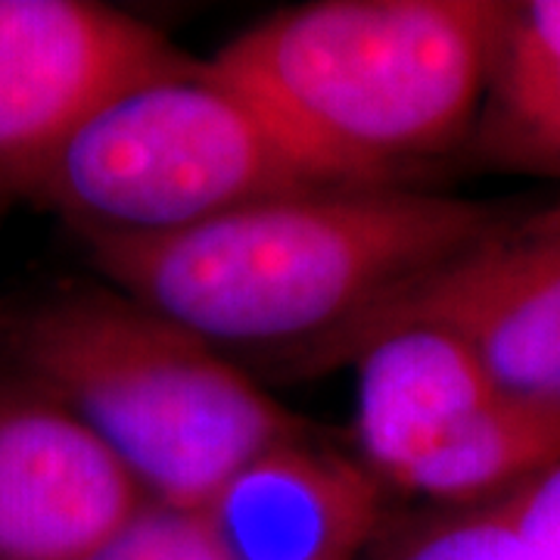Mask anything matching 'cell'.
Returning <instances> with one entry per match:
<instances>
[{"label": "cell", "instance_id": "cell-1", "mask_svg": "<svg viewBox=\"0 0 560 560\" xmlns=\"http://www.w3.org/2000/svg\"><path fill=\"white\" fill-rule=\"evenodd\" d=\"M508 212L411 184H318L165 237H88L106 287L221 352L312 355Z\"/></svg>", "mask_w": 560, "mask_h": 560}, {"label": "cell", "instance_id": "cell-2", "mask_svg": "<svg viewBox=\"0 0 560 560\" xmlns=\"http://www.w3.org/2000/svg\"><path fill=\"white\" fill-rule=\"evenodd\" d=\"M499 20V0H315L212 60L330 180L411 184V168L470 143Z\"/></svg>", "mask_w": 560, "mask_h": 560}, {"label": "cell", "instance_id": "cell-3", "mask_svg": "<svg viewBox=\"0 0 560 560\" xmlns=\"http://www.w3.org/2000/svg\"><path fill=\"white\" fill-rule=\"evenodd\" d=\"M0 364L66 405L143 499L197 511L243 460L308 433L243 368L113 287L0 318Z\"/></svg>", "mask_w": 560, "mask_h": 560}, {"label": "cell", "instance_id": "cell-4", "mask_svg": "<svg viewBox=\"0 0 560 560\" xmlns=\"http://www.w3.org/2000/svg\"><path fill=\"white\" fill-rule=\"evenodd\" d=\"M337 184L215 60L131 81L66 140L32 200L88 237H165L249 202Z\"/></svg>", "mask_w": 560, "mask_h": 560}, {"label": "cell", "instance_id": "cell-5", "mask_svg": "<svg viewBox=\"0 0 560 560\" xmlns=\"http://www.w3.org/2000/svg\"><path fill=\"white\" fill-rule=\"evenodd\" d=\"M408 320L455 334L504 393L560 411V202L508 212L486 237L302 364H342L359 342Z\"/></svg>", "mask_w": 560, "mask_h": 560}, {"label": "cell", "instance_id": "cell-6", "mask_svg": "<svg viewBox=\"0 0 560 560\" xmlns=\"http://www.w3.org/2000/svg\"><path fill=\"white\" fill-rule=\"evenodd\" d=\"M180 54L94 0H0V197L35 194L66 140L131 81Z\"/></svg>", "mask_w": 560, "mask_h": 560}, {"label": "cell", "instance_id": "cell-7", "mask_svg": "<svg viewBox=\"0 0 560 560\" xmlns=\"http://www.w3.org/2000/svg\"><path fill=\"white\" fill-rule=\"evenodd\" d=\"M143 501L66 405L0 364V560H88Z\"/></svg>", "mask_w": 560, "mask_h": 560}, {"label": "cell", "instance_id": "cell-8", "mask_svg": "<svg viewBox=\"0 0 560 560\" xmlns=\"http://www.w3.org/2000/svg\"><path fill=\"white\" fill-rule=\"evenodd\" d=\"M386 495L355 455L300 433L243 460L197 514L228 560H364Z\"/></svg>", "mask_w": 560, "mask_h": 560}, {"label": "cell", "instance_id": "cell-9", "mask_svg": "<svg viewBox=\"0 0 560 560\" xmlns=\"http://www.w3.org/2000/svg\"><path fill=\"white\" fill-rule=\"evenodd\" d=\"M342 364L355 371V458L386 489L460 420L504 393L467 342L420 320L368 337Z\"/></svg>", "mask_w": 560, "mask_h": 560}, {"label": "cell", "instance_id": "cell-10", "mask_svg": "<svg viewBox=\"0 0 560 560\" xmlns=\"http://www.w3.org/2000/svg\"><path fill=\"white\" fill-rule=\"evenodd\" d=\"M470 147L489 165L560 178V0L501 3Z\"/></svg>", "mask_w": 560, "mask_h": 560}, {"label": "cell", "instance_id": "cell-11", "mask_svg": "<svg viewBox=\"0 0 560 560\" xmlns=\"http://www.w3.org/2000/svg\"><path fill=\"white\" fill-rule=\"evenodd\" d=\"M560 464V411L499 393L423 452L389 492L427 508L501 501Z\"/></svg>", "mask_w": 560, "mask_h": 560}, {"label": "cell", "instance_id": "cell-12", "mask_svg": "<svg viewBox=\"0 0 560 560\" xmlns=\"http://www.w3.org/2000/svg\"><path fill=\"white\" fill-rule=\"evenodd\" d=\"M511 499L470 508H427L383 526L364 560H521L511 529Z\"/></svg>", "mask_w": 560, "mask_h": 560}, {"label": "cell", "instance_id": "cell-13", "mask_svg": "<svg viewBox=\"0 0 560 560\" xmlns=\"http://www.w3.org/2000/svg\"><path fill=\"white\" fill-rule=\"evenodd\" d=\"M88 560H228L190 508L143 501Z\"/></svg>", "mask_w": 560, "mask_h": 560}, {"label": "cell", "instance_id": "cell-14", "mask_svg": "<svg viewBox=\"0 0 560 560\" xmlns=\"http://www.w3.org/2000/svg\"><path fill=\"white\" fill-rule=\"evenodd\" d=\"M511 529L521 560H560V464L514 492Z\"/></svg>", "mask_w": 560, "mask_h": 560}, {"label": "cell", "instance_id": "cell-15", "mask_svg": "<svg viewBox=\"0 0 560 560\" xmlns=\"http://www.w3.org/2000/svg\"><path fill=\"white\" fill-rule=\"evenodd\" d=\"M7 202L10 200H3V197H0V215H3V209H7Z\"/></svg>", "mask_w": 560, "mask_h": 560}]
</instances>
